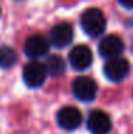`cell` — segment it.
Masks as SVG:
<instances>
[{"instance_id": "obj_1", "label": "cell", "mask_w": 133, "mask_h": 134, "mask_svg": "<svg viewBox=\"0 0 133 134\" xmlns=\"http://www.w3.org/2000/svg\"><path fill=\"white\" fill-rule=\"evenodd\" d=\"M80 26L83 31L90 37H97L106 29V17L103 12L96 7H90L80 16Z\"/></svg>"}, {"instance_id": "obj_2", "label": "cell", "mask_w": 133, "mask_h": 134, "mask_svg": "<svg viewBox=\"0 0 133 134\" xmlns=\"http://www.w3.org/2000/svg\"><path fill=\"white\" fill-rule=\"evenodd\" d=\"M72 91H73V96L77 100L83 101V103H90L96 98L97 84L93 79L80 76V77L75 79L73 83H72Z\"/></svg>"}, {"instance_id": "obj_3", "label": "cell", "mask_w": 133, "mask_h": 134, "mask_svg": "<svg viewBox=\"0 0 133 134\" xmlns=\"http://www.w3.org/2000/svg\"><path fill=\"white\" fill-rule=\"evenodd\" d=\"M46 76H47L46 66L40 62H36V60L27 63L23 69V80L27 87L30 88H37L40 86H43Z\"/></svg>"}, {"instance_id": "obj_4", "label": "cell", "mask_w": 133, "mask_h": 134, "mask_svg": "<svg viewBox=\"0 0 133 134\" xmlns=\"http://www.w3.org/2000/svg\"><path fill=\"white\" fill-rule=\"evenodd\" d=\"M129 71H130V64L123 57L110 59L103 66V73L106 76V79H109L110 81H115V83L125 80L126 76L129 74Z\"/></svg>"}, {"instance_id": "obj_5", "label": "cell", "mask_w": 133, "mask_h": 134, "mask_svg": "<svg viewBox=\"0 0 133 134\" xmlns=\"http://www.w3.org/2000/svg\"><path fill=\"white\" fill-rule=\"evenodd\" d=\"M56 120H57V124L63 130L73 131V130L80 127L83 117H82V113L79 108H76L73 106H66L57 111Z\"/></svg>"}, {"instance_id": "obj_6", "label": "cell", "mask_w": 133, "mask_h": 134, "mask_svg": "<svg viewBox=\"0 0 133 134\" xmlns=\"http://www.w3.org/2000/svg\"><path fill=\"white\" fill-rule=\"evenodd\" d=\"M50 49V41L46 39V37L40 36V34H34V36H30L29 39L24 41V54H26L29 59H39V57H43L49 53Z\"/></svg>"}, {"instance_id": "obj_7", "label": "cell", "mask_w": 133, "mask_h": 134, "mask_svg": "<svg viewBox=\"0 0 133 134\" xmlns=\"http://www.w3.org/2000/svg\"><path fill=\"white\" fill-rule=\"evenodd\" d=\"M73 40V27L69 23H57L56 26L52 27L49 33V41L52 46L63 49L69 46Z\"/></svg>"}, {"instance_id": "obj_8", "label": "cell", "mask_w": 133, "mask_h": 134, "mask_svg": "<svg viewBox=\"0 0 133 134\" xmlns=\"http://www.w3.org/2000/svg\"><path fill=\"white\" fill-rule=\"evenodd\" d=\"M69 63L75 70H86L93 63V54L87 46H75L69 53Z\"/></svg>"}, {"instance_id": "obj_9", "label": "cell", "mask_w": 133, "mask_h": 134, "mask_svg": "<svg viewBox=\"0 0 133 134\" xmlns=\"http://www.w3.org/2000/svg\"><path fill=\"white\" fill-rule=\"evenodd\" d=\"M87 129L92 134H107L112 130L110 117L102 110H94L87 117Z\"/></svg>"}, {"instance_id": "obj_10", "label": "cell", "mask_w": 133, "mask_h": 134, "mask_svg": "<svg viewBox=\"0 0 133 134\" xmlns=\"http://www.w3.org/2000/svg\"><path fill=\"white\" fill-rule=\"evenodd\" d=\"M123 50H125L123 40L119 36H115V34L106 36L99 44V54L107 60L120 57Z\"/></svg>"}, {"instance_id": "obj_11", "label": "cell", "mask_w": 133, "mask_h": 134, "mask_svg": "<svg viewBox=\"0 0 133 134\" xmlns=\"http://www.w3.org/2000/svg\"><path fill=\"white\" fill-rule=\"evenodd\" d=\"M46 69H47V73L52 76H60L65 73L66 70V63L63 60V57L57 56V54H52V56L47 57L46 60Z\"/></svg>"}, {"instance_id": "obj_12", "label": "cell", "mask_w": 133, "mask_h": 134, "mask_svg": "<svg viewBox=\"0 0 133 134\" xmlns=\"http://www.w3.org/2000/svg\"><path fill=\"white\" fill-rule=\"evenodd\" d=\"M17 63V54L12 47L3 46L0 47V69H10Z\"/></svg>"}, {"instance_id": "obj_13", "label": "cell", "mask_w": 133, "mask_h": 134, "mask_svg": "<svg viewBox=\"0 0 133 134\" xmlns=\"http://www.w3.org/2000/svg\"><path fill=\"white\" fill-rule=\"evenodd\" d=\"M120 4L126 9H133V0H118Z\"/></svg>"}]
</instances>
